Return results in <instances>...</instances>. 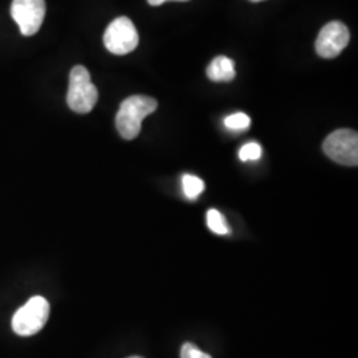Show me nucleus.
Wrapping results in <instances>:
<instances>
[{"label": "nucleus", "instance_id": "nucleus-1", "mask_svg": "<svg viewBox=\"0 0 358 358\" xmlns=\"http://www.w3.org/2000/svg\"><path fill=\"white\" fill-rule=\"evenodd\" d=\"M158 108L157 100L148 96H130L120 105L115 115V127L118 133L125 140H134L142 128V121L154 113Z\"/></svg>", "mask_w": 358, "mask_h": 358}, {"label": "nucleus", "instance_id": "nucleus-2", "mask_svg": "<svg viewBox=\"0 0 358 358\" xmlns=\"http://www.w3.org/2000/svg\"><path fill=\"white\" fill-rule=\"evenodd\" d=\"M99 100V90L90 80V71L76 65L69 75V88L66 94L68 106L78 115L92 112Z\"/></svg>", "mask_w": 358, "mask_h": 358}, {"label": "nucleus", "instance_id": "nucleus-3", "mask_svg": "<svg viewBox=\"0 0 358 358\" xmlns=\"http://www.w3.org/2000/svg\"><path fill=\"white\" fill-rule=\"evenodd\" d=\"M48 317L50 303L41 296H35L13 315V332L24 337L36 334L44 328Z\"/></svg>", "mask_w": 358, "mask_h": 358}, {"label": "nucleus", "instance_id": "nucleus-4", "mask_svg": "<svg viewBox=\"0 0 358 358\" xmlns=\"http://www.w3.org/2000/svg\"><path fill=\"white\" fill-rule=\"evenodd\" d=\"M324 153L332 161L344 166L358 165V134L350 129H338L322 143Z\"/></svg>", "mask_w": 358, "mask_h": 358}, {"label": "nucleus", "instance_id": "nucleus-5", "mask_svg": "<svg viewBox=\"0 0 358 358\" xmlns=\"http://www.w3.org/2000/svg\"><path fill=\"white\" fill-rule=\"evenodd\" d=\"M138 41L140 36L137 28L127 16L115 19L103 34L105 48L110 53L120 56L134 51L138 45Z\"/></svg>", "mask_w": 358, "mask_h": 358}, {"label": "nucleus", "instance_id": "nucleus-6", "mask_svg": "<svg viewBox=\"0 0 358 358\" xmlns=\"http://www.w3.org/2000/svg\"><path fill=\"white\" fill-rule=\"evenodd\" d=\"M13 20L20 28L22 35L34 36L38 34L45 16L44 0H13L11 4Z\"/></svg>", "mask_w": 358, "mask_h": 358}, {"label": "nucleus", "instance_id": "nucleus-7", "mask_svg": "<svg viewBox=\"0 0 358 358\" xmlns=\"http://www.w3.org/2000/svg\"><path fill=\"white\" fill-rule=\"evenodd\" d=\"M350 34L341 22H331L324 27L316 40V52L324 59H334L349 44Z\"/></svg>", "mask_w": 358, "mask_h": 358}, {"label": "nucleus", "instance_id": "nucleus-8", "mask_svg": "<svg viewBox=\"0 0 358 358\" xmlns=\"http://www.w3.org/2000/svg\"><path fill=\"white\" fill-rule=\"evenodd\" d=\"M235 75L234 62L226 56H217L207 66V77L215 83H230Z\"/></svg>", "mask_w": 358, "mask_h": 358}, {"label": "nucleus", "instance_id": "nucleus-9", "mask_svg": "<svg viewBox=\"0 0 358 358\" xmlns=\"http://www.w3.org/2000/svg\"><path fill=\"white\" fill-rule=\"evenodd\" d=\"M182 187H183V192H185L186 198L194 201L205 190V182L195 176L186 174L182 178Z\"/></svg>", "mask_w": 358, "mask_h": 358}, {"label": "nucleus", "instance_id": "nucleus-10", "mask_svg": "<svg viewBox=\"0 0 358 358\" xmlns=\"http://www.w3.org/2000/svg\"><path fill=\"white\" fill-rule=\"evenodd\" d=\"M207 226L210 230L217 235H226L230 232L224 217H222V214L217 210L207 211Z\"/></svg>", "mask_w": 358, "mask_h": 358}, {"label": "nucleus", "instance_id": "nucleus-11", "mask_svg": "<svg viewBox=\"0 0 358 358\" xmlns=\"http://www.w3.org/2000/svg\"><path fill=\"white\" fill-rule=\"evenodd\" d=\"M251 118L244 113H234L224 120V127L232 131H243L250 128Z\"/></svg>", "mask_w": 358, "mask_h": 358}, {"label": "nucleus", "instance_id": "nucleus-12", "mask_svg": "<svg viewBox=\"0 0 358 358\" xmlns=\"http://www.w3.org/2000/svg\"><path fill=\"white\" fill-rule=\"evenodd\" d=\"M262 155V148L259 143L256 142H250V143H245L243 148L241 149L239 152V158L247 162V161H256L259 159Z\"/></svg>", "mask_w": 358, "mask_h": 358}, {"label": "nucleus", "instance_id": "nucleus-13", "mask_svg": "<svg viewBox=\"0 0 358 358\" xmlns=\"http://www.w3.org/2000/svg\"><path fill=\"white\" fill-rule=\"evenodd\" d=\"M180 358H213L210 355L202 352L196 345L192 343H186L180 349Z\"/></svg>", "mask_w": 358, "mask_h": 358}, {"label": "nucleus", "instance_id": "nucleus-14", "mask_svg": "<svg viewBox=\"0 0 358 358\" xmlns=\"http://www.w3.org/2000/svg\"><path fill=\"white\" fill-rule=\"evenodd\" d=\"M166 1H187V0H165V3Z\"/></svg>", "mask_w": 358, "mask_h": 358}, {"label": "nucleus", "instance_id": "nucleus-15", "mask_svg": "<svg viewBox=\"0 0 358 358\" xmlns=\"http://www.w3.org/2000/svg\"><path fill=\"white\" fill-rule=\"evenodd\" d=\"M250 1H254V3H257V1H264V0H250Z\"/></svg>", "mask_w": 358, "mask_h": 358}, {"label": "nucleus", "instance_id": "nucleus-16", "mask_svg": "<svg viewBox=\"0 0 358 358\" xmlns=\"http://www.w3.org/2000/svg\"><path fill=\"white\" fill-rule=\"evenodd\" d=\"M129 358H143V357H140V356H133V357H129Z\"/></svg>", "mask_w": 358, "mask_h": 358}]
</instances>
